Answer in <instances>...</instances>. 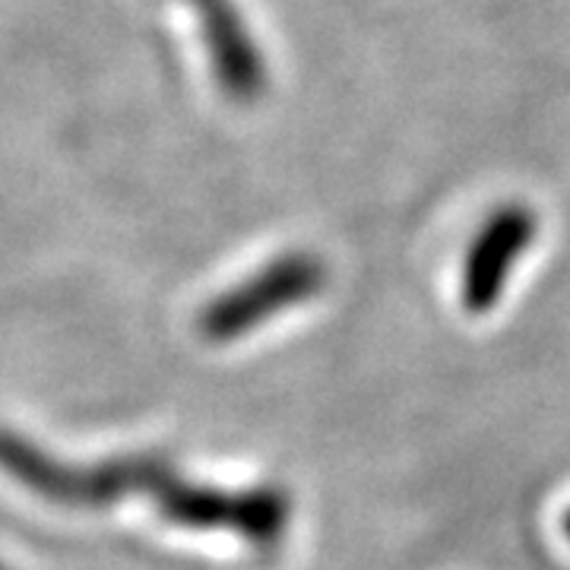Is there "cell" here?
Masks as SVG:
<instances>
[{
  "label": "cell",
  "mask_w": 570,
  "mask_h": 570,
  "mask_svg": "<svg viewBox=\"0 0 570 570\" xmlns=\"http://www.w3.org/2000/svg\"><path fill=\"white\" fill-rule=\"evenodd\" d=\"M0 469L22 489L63 508H111L124 498H146L163 520L181 530L228 532L257 549L279 546L292 527V498L283 489L194 482L159 456H115L73 466L0 428Z\"/></svg>",
  "instance_id": "cell-1"
},
{
  "label": "cell",
  "mask_w": 570,
  "mask_h": 570,
  "mask_svg": "<svg viewBox=\"0 0 570 570\" xmlns=\"http://www.w3.org/2000/svg\"><path fill=\"white\" fill-rule=\"evenodd\" d=\"M324 288V261L311 250H288L216 295L200 311V333L209 343H235L285 311L314 302Z\"/></svg>",
  "instance_id": "cell-2"
},
{
  "label": "cell",
  "mask_w": 570,
  "mask_h": 570,
  "mask_svg": "<svg viewBox=\"0 0 570 570\" xmlns=\"http://www.w3.org/2000/svg\"><path fill=\"white\" fill-rule=\"evenodd\" d=\"M539 235V216L530 206L504 204L475 232L463 261L460 298L469 314H489L504 298L510 276Z\"/></svg>",
  "instance_id": "cell-3"
},
{
  "label": "cell",
  "mask_w": 570,
  "mask_h": 570,
  "mask_svg": "<svg viewBox=\"0 0 570 570\" xmlns=\"http://www.w3.org/2000/svg\"><path fill=\"white\" fill-rule=\"evenodd\" d=\"M194 7L200 10L206 55L223 92L232 102H257L269 86V67L242 10L232 0H197Z\"/></svg>",
  "instance_id": "cell-4"
},
{
  "label": "cell",
  "mask_w": 570,
  "mask_h": 570,
  "mask_svg": "<svg viewBox=\"0 0 570 570\" xmlns=\"http://www.w3.org/2000/svg\"><path fill=\"white\" fill-rule=\"evenodd\" d=\"M564 532H568V535H570V513H568V520H564Z\"/></svg>",
  "instance_id": "cell-5"
},
{
  "label": "cell",
  "mask_w": 570,
  "mask_h": 570,
  "mask_svg": "<svg viewBox=\"0 0 570 570\" xmlns=\"http://www.w3.org/2000/svg\"><path fill=\"white\" fill-rule=\"evenodd\" d=\"M0 570H10V568H7V564H0Z\"/></svg>",
  "instance_id": "cell-6"
},
{
  "label": "cell",
  "mask_w": 570,
  "mask_h": 570,
  "mask_svg": "<svg viewBox=\"0 0 570 570\" xmlns=\"http://www.w3.org/2000/svg\"><path fill=\"white\" fill-rule=\"evenodd\" d=\"M190 3H197V0H190Z\"/></svg>",
  "instance_id": "cell-7"
}]
</instances>
